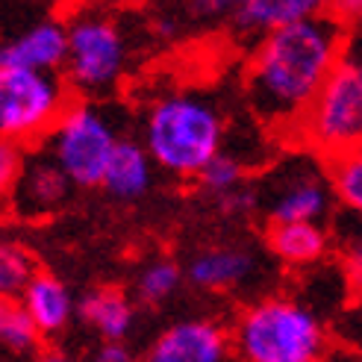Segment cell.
Here are the masks:
<instances>
[{"label": "cell", "mask_w": 362, "mask_h": 362, "mask_svg": "<svg viewBox=\"0 0 362 362\" xmlns=\"http://www.w3.org/2000/svg\"><path fill=\"white\" fill-rule=\"evenodd\" d=\"M68 59L62 77L83 100H98L118 92L130 65V47L110 15L77 9L68 18Z\"/></svg>", "instance_id": "5"}, {"label": "cell", "mask_w": 362, "mask_h": 362, "mask_svg": "<svg viewBox=\"0 0 362 362\" xmlns=\"http://www.w3.org/2000/svg\"><path fill=\"white\" fill-rule=\"evenodd\" d=\"M68 6H74V9H92L95 4H100V0H65Z\"/></svg>", "instance_id": "29"}, {"label": "cell", "mask_w": 362, "mask_h": 362, "mask_svg": "<svg viewBox=\"0 0 362 362\" xmlns=\"http://www.w3.org/2000/svg\"><path fill=\"white\" fill-rule=\"evenodd\" d=\"M239 362H327L330 336L310 303L268 295L247 303L230 324Z\"/></svg>", "instance_id": "3"}, {"label": "cell", "mask_w": 362, "mask_h": 362, "mask_svg": "<svg viewBox=\"0 0 362 362\" xmlns=\"http://www.w3.org/2000/svg\"><path fill=\"white\" fill-rule=\"evenodd\" d=\"M42 341L21 300L0 298V354L4 356H30Z\"/></svg>", "instance_id": "18"}, {"label": "cell", "mask_w": 362, "mask_h": 362, "mask_svg": "<svg viewBox=\"0 0 362 362\" xmlns=\"http://www.w3.org/2000/svg\"><path fill=\"white\" fill-rule=\"evenodd\" d=\"M77 318L103 341H127L136 327V303L118 286H100L77 300Z\"/></svg>", "instance_id": "14"}, {"label": "cell", "mask_w": 362, "mask_h": 362, "mask_svg": "<svg viewBox=\"0 0 362 362\" xmlns=\"http://www.w3.org/2000/svg\"><path fill=\"white\" fill-rule=\"evenodd\" d=\"M333 0H253V4L236 18L242 33L250 35H265L271 30H280L288 24H300L310 18L330 15Z\"/></svg>", "instance_id": "17"}, {"label": "cell", "mask_w": 362, "mask_h": 362, "mask_svg": "<svg viewBox=\"0 0 362 362\" xmlns=\"http://www.w3.org/2000/svg\"><path fill=\"white\" fill-rule=\"evenodd\" d=\"M295 139L324 162L362 151V53L348 50L300 118Z\"/></svg>", "instance_id": "4"}, {"label": "cell", "mask_w": 362, "mask_h": 362, "mask_svg": "<svg viewBox=\"0 0 362 362\" xmlns=\"http://www.w3.org/2000/svg\"><path fill=\"white\" fill-rule=\"evenodd\" d=\"M230 330L212 318H183L162 330L139 362H230Z\"/></svg>", "instance_id": "9"}, {"label": "cell", "mask_w": 362, "mask_h": 362, "mask_svg": "<svg viewBox=\"0 0 362 362\" xmlns=\"http://www.w3.org/2000/svg\"><path fill=\"white\" fill-rule=\"evenodd\" d=\"M156 171H159L156 162L151 159L148 148L139 139H121L110 168H106L103 189L115 201H141L151 192Z\"/></svg>", "instance_id": "16"}, {"label": "cell", "mask_w": 362, "mask_h": 362, "mask_svg": "<svg viewBox=\"0 0 362 362\" xmlns=\"http://www.w3.org/2000/svg\"><path fill=\"white\" fill-rule=\"evenodd\" d=\"M71 186L74 183L57 165V159L47 153L45 144H35L24 156V165H21V174H18L9 204L21 218L39 221L68 204Z\"/></svg>", "instance_id": "10"}, {"label": "cell", "mask_w": 362, "mask_h": 362, "mask_svg": "<svg viewBox=\"0 0 362 362\" xmlns=\"http://www.w3.org/2000/svg\"><path fill=\"white\" fill-rule=\"evenodd\" d=\"M262 262L245 245H209L192 253L186 265V277L194 288L212 295L239 292L259 277Z\"/></svg>", "instance_id": "11"}, {"label": "cell", "mask_w": 362, "mask_h": 362, "mask_svg": "<svg viewBox=\"0 0 362 362\" xmlns=\"http://www.w3.org/2000/svg\"><path fill=\"white\" fill-rule=\"evenodd\" d=\"M21 306L35 324V330L42 333V339L62 333L71 324V318H77V300L71 298V288L57 274H47V271H39L30 280V286L21 295Z\"/></svg>", "instance_id": "15"}, {"label": "cell", "mask_w": 362, "mask_h": 362, "mask_svg": "<svg viewBox=\"0 0 362 362\" xmlns=\"http://www.w3.org/2000/svg\"><path fill=\"white\" fill-rule=\"evenodd\" d=\"M159 171L180 180H197L224 151V115L206 95L165 92L144 110L141 139Z\"/></svg>", "instance_id": "2"}, {"label": "cell", "mask_w": 362, "mask_h": 362, "mask_svg": "<svg viewBox=\"0 0 362 362\" xmlns=\"http://www.w3.org/2000/svg\"><path fill=\"white\" fill-rule=\"evenodd\" d=\"M118 141L121 136L115 130V121L98 103L77 100L68 103V110L42 144L68 174L71 183L80 189H95L103 186Z\"/></svg>", "instance_id": "7"}, {"label": "cell", "mask_w": 362, "mask_h": 362, "mask_svg": "<svg viewBox=\"0 0 362 362\" xmlns=\"http://www.w3.org/2000/svg\"><path fill=\"white\" fill-rule=\"evenodd\" d=\"M265 245L271 257L288 268H313L330 253L333 236L324 224L288 221V224H268Z\"/></svg>", "instance_id": "13"}, {"label": "cell", "mask_w": 362, "mask_h": 362, "mask_svg": "<svg viewBox=\"0 0 362 362\" xmlns=\"http://www.w3.org/2000/svg\"><path fill=\"white\" fill-rule=\"evenodd\" d=\"M245 174H247L245 162H242L239 156H233V153L221 151V153L215 156L201 174H197L194 183L201 186L204 194L215 197V201H224L227 194L245 189Z\"/></svg>", "instance_id": "22"}, {"label": "cell", "mask_w": 362, "mask_h": 362, "mask_svg": "<svg viewBox=\"0 0 362 362\" xmlns=\"http://www.w3.org/2000/svg\"><path fill=\"white\" fill-rule=\"evenodd\" d=\"M189 9L206 21H236L253 0H186Z\"/></svg>", "instance_id": "25"}, {"label": "cell", "mask_w": 362, "mask_h": 362, "mask_svg": "<svg viewBox=\"0 0 362 362\" xmlns=\"http://www.w3.org/2000/svg\"><path fill=\"white\" fill-rule=\"evenodd\" d=\"M339 257H341V274H345V286L354 295L362 298V221L351 218L339 239Z\"/></svg>", "instance_id": "23"}, {"label": "cell", "mask_w": 362, "mask_h": 362, "mask_svg": "<svg viewBox=\"0 0 362 362\" xmlns=\"http://www.w3.org/2000/svg\"><path fill=\"white\" fill-rule=\"evenodd\" d=\"M39 274L33 253L12 236L0 233V298L21 300L30 280Z\"/></svg>", "instance_id": "19"}, {"label": "cell", "mask_w": 362, "mask_h": 362, "mask_svg": "<svg viewBox=\"0 0 362 362\" xmlns=\"http://www.w3.org/2000/svg\"><path fill=\"white\" fill-rule=\"evenodd\" d=\"M68 59V24L39 21L18 33L15 39L0 45V65L42 71V74H62Z\"/></svg>", "instance_id": "12"}, {"label": "cell", "mask_w": 362, "mask_h": 362, "mask_svg": "<svg viewBox=\"0 0 362 362\" xmlns=\"http://www.w3.org/2000/svg\"><path fill=\"white\" fill-rule=\"evenodd\" d=\"M139 359L141 356H136V351L127 341H100L92 362H139Z\"/></svg>", "instance_id": "26"}, {"label": "cell", "mask_w": 362, "mask_h": 362, "mask_svg": "<svg viewBox=\"0 0 362 362\" xmlns=\"http://www.w3.org/2000/svg\"><path fill=\"white\" fill-rule=\"evenodd\" d=\"M345 47L348 27L333 15L259 35L245 68V98L250 112L265 127L295 133L345 57Z\"/></svg>", "instance_id": "1"}, {"label": "cell", "mask_w": 362, "mask_h": 362, "mask_svg": "<svg viewBox=\"0 0 362 362\" xmlns=\"http://www.w3.org/2000/svg\"><path fill=\"white\" fill-rule=\"evenodd\" d=\"M330 15L345 27H362V0H333Z\"/></svg>", "instance_id": "27"}, {"label": "cell", "mask_w": 362, "mask_h": 362, "mask_svg": "<svg viewBox=\"0 0 362 362\" xmlns=\"http://www.w3.org/2000/svg\"><path fill=\"white\" fill-rule=\"evenodd\" d=\"M186 271L168 257H156L139 271L136 277V298L148 306H162L180 292Z\"/></svg>", "instance_id": "20"}, {"label": "cell", "mask_w": 362, "mask_h": 362, "mask_svg": "<svg viewBox=\"0 0 362 362\" xmlns=\"http://www.w3.org/2000/svg\"><path fill=\"white\" fill-rule=\"evenodd\" d=\"M68 83L62 74H42L0 65V139L35 148L68 110Z\"/></svg>", "instance_id": "6"}, {"label": "cell", "mask_w": 362, "mask_h": 362, "mask_svg": "<svg viewBox=\"0 0 362 362\" xmlns=\"http://www.w3.org/2000/svg\"><path fill=\"white\" fill-rule=\"evenodd\" d=\"M257 197L268 224H288V221L324 224L336 204L327 162L321 165L313 156L286 159L283 165H277L265 177V183L257 189Z\"/></svg>", "instance_id": "8"}, {"label": "cell", "mask_w": 362, "mask_h": 362, "mask_svg": "<svg viewBox=\"0 0 362 362\" xmlns=\"http://www.w3.org/2000/svg\"><path fill=\"white\" fill-rule=\"evenodd\" d=\"M24 156H27V148L0 139V201L12 197V189H15L18 174H21V165H24Z\"/></svg>", "instance_id": "24"}, {"label": "cell", "mask_w": 362, "mask_h": 362, "mask_svg": "<svg viewBox=\"0 0 362 362\" xmlns=\"http://www.w3.org/2000/svg\"><path fill=\"white\" fill-rule=\"evenodd\" d=\"M35 362H80V359L68 356L62 351H45V354H39V359H35Z\"/></svg>", "instance_id": "28"}, {"label": "cell", "mask_w": 362, "mask_h": 362, "mask_svg": "<svg viewBox=\"0 0 362 362\" xmlns=\"http://www.w3.org/2000/svg\"><path fill=\"white\" fill-rule=\"evenodd\" d=\"M327 171H330L336 204L345 206L348 215L362 221V151L330 159Z\"/></svg>", "instance_id": "21"}]
</instances>
